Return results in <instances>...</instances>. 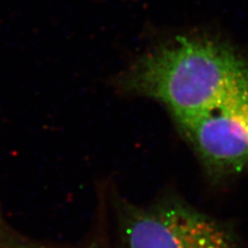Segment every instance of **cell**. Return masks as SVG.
Returning <instances> with one entry per match:
<instances>
[{"label":"cell","mask_w":248,"mask_h":248,"mask_svg":"<svg viewBox=\"0 0 248 248\" xmlns=\"http://www.w3.org/2000/svg\"><path fill=\"white\" fill-rule=\"evenodd\" d=\"M108 85L121 96L158 103L176 123L248 91V58L214 37L176 36L134 58Z\"/></svg>","instance_id":"cell-1"},{"label":"cell","mask_w":248,"mask_h":248,"mask_svg":"<svg viewBox=\"0 0 248 248\" xmlns=\"http://www.w3.org/2000/svg\"><path fill=\"white\" fill-rule=\"evenodd\" d=\"M175 124L214 181L248 170V91Z\"/></svg>","instance_id":"cell-3"},{"label":"cell","mask_w":248,"mask_h":248,"mask_svg":"<svg viewBox=\"0 0 248 248\" xmlns=\"http://www.w3.org/2000/svg\"><path fill=\"white\" fill-rule=\"evenodd\" d=\"M107 200L121 248H242L232 223L202 212L179 197L170 195L137 205L107 180Z\"/></svg>","instance_id":"cell-2"},{"label":"cell","mask_w":248,"mask_h":248,"mask_svg":"<svg viewBox=\"0 0 248 248\" xmlns=\"http://www.w3.org/2000/svg\"><path fill=\"white\" fill-rule=\"evenodd\" d=\"M0 248H61L36 241L16 230L5 218L0 203Z\"/></svg>","instance_id":"cell-4"}]
</instances>
